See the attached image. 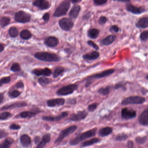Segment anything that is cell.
I'll return each instance as SVG.
<instances>
[{
  "label": "cell",
  "mask_w": 148,
  "mask_h": 148,
  "mask_svg": "<svg viewBox=\"0 0 148 148\" xmlns=\"http://www.w3.org/2000/svg\"><path fill=\"white\" fill-rule=\"evenodd\" d=\"M97 131V128H94L91 130H89L85 132L79 134L74 138H72L70 140V145H72V146L77 145L80 142H82L87 138H89L94 136L96 135Z\"/></svg>",
  "instance_id": "obj_1"
},
{
  "label": "cell",
  "mask_w": 148,
  "mask_h": 148,
  "mask_svg": "<svg viewBox=\"0 0 148 148\" xmlns=\"http://www.w3.org/2000/svg\"><path fill=\"white\" fill-rule=\"evenodd\" d=\"M115 70L114 69H108L103 71L99 73H97L94 75L89 76L86 79V83L85 84V87H88L92 84L93 81L95 79L103 78L105 77L110 76L115 72Z\"/></svg>",
  "instance_id": "obj_2"
},
{
  "label": "cell",
  "mask_w": 148,
  "mask_h": 148,
  "mask_svg": "<svg viewBox=\"0 0 148 148\" xmlns=\"http://www.w3.org/2000/svg\"><path fill=\"white\" fill-rule=\"evenodd\" d=\"M35 58L45 62H57L60 60V58L57 54L45 52H41L35 53Z\"/></svg>",
  "instance_id": "obj_3"
},
{
  "label": "cell",
  "mask_w": 148,
  "mask_h": 148,
  "mask_svg": "<svg viewBox=\"0 0 148 148\" xmlns=\"http://www.w3.org/2000/svg\"><path fill=\"white\" fill-rule=\"evenodd\" d=\"M71 0H64L57 8L53 16L60 17L66 15L71 7Z\"/></svg>",
  "instance_id": "obj_4"
},
{
  "label": "cell",
  "mask_w": 148,
  "mask_h": 148,
  "mask_svg": "<svg viewBox=\"0 0 148 148\" xmlns=\"http://www.w3.org/2000/svg\"><path fill=\"white\" fill-rule=\"evenodd\" d=\"M146 101L145 98L141 96H130L124 99L121 102V104L123 106L130 104H141Z\"/></svg>",
  "instance_id": "obj_5"
},
{
  "label": "cell",
  "mask_w": 148,
  "mask_h": 148,
  "mask_svg": "<svg viewBox=\"0 0 148 148\" xmlns=\"http://www.w3.org/2000/svg\"><path fill=\"white\" fill-rule=\"evenodd\" d=\"M77 129V125H73L67 127L60 132L58 138L55 140V143L58 144L61 143L66 137L73 133Z\"/></svg>",
  "instance_id": "obj_6"
},
{
  "label": "cell",
  "mask_w": 148,
  "mask_h": 148,
  "mask_svg": "<svg viewBox=\"0 0 148 148\" xmlns=\"http://www.w3.org/2000/svg\"><path fill=\"white\" fill-rule=\"evenodd\" d=\"M78 89L77 85L71 84L66 86H63L59 89L57 92V94L58 96H65L71 95Z\"/></svg>",
  "instance_id": "obj_7"
},
{
  "label": "cell",
  "mask_w": 148,
  "mask_h": 148,
  "mask_svg": "<svg viewBox=\"0 0 148 148\" xmlns=\"http://www.w3.org/2000/svg\"><path fill=\"white\" fill-rule=\"evenodd\" d=\"M59 25L61 29L65 31H69L73 27L74 23L71 19L63 18L59 21Z\"/></svg>",
  "instance_id": "obj_8"
},
{
  "label": "cell",
  "mask_w": 148,
  "mask_h": 148,
  "mask_svg": "<svg viewBox=\"0 0 148 148\" xmlns=\"http://www.w3.org/2000/svg\"><path fill=\"white\" fill-rule=\"evenodd\" d=\"M31 16L29 14L23 11H19L15 15V20L17 22L21 23L29 22L31 20Z\"/></svg>",
  "instance_id": "obj_9"
},
{
  "label": "cell",
  "mask_w": 148,
  "mask_h": 148,
  "mask_svg": "<svg viewBox=\"0 0 148 148\" xmlns=\"http://www.w3.org/2000/svg\"><path fill=\"white\" fill-rule=\"evenodd\" d=\"M136 116V111L132 109H129L128 108H123L121 110V116L125 120L132 119Z\"/></svg>",
  "instance_id": "obj_10"
},
{
  "label": "cell",
  "mask_w": 148,
  "mask_h": 148,
  "mask_svg": "<svg viewBox=\"0 0 148 148\" xmlns=\"http://www.w3.org/2000/svg\"><path fill=\"white\" fill-rule=\"evenodd\" d=\"M88 113L86 111H79L77 113L72 114L70 117V119L71 121L78 122L84 120L88 116Z\"/></svg>",
  "instance_id": "obj_11"
},
{
  "label": "cell",
  "mask_w": 148,
  "mask_h": 148,
  "mask_svg": "<svg viewBox=\"0 0 148 148\" xmlns=\"http://www.w3.org/2000/svg\"><path fill=\"white\" fill-rule=\"evenodd\" d=\"M126 8L128 12L135 14H140L145 12V8L142 7H137L130 4L126 5Z\"/></svg>",
  "instance_id": "obj_12"
},
{
  "label": "cell",
  "mask_w": 148,
  "mask_h": 148,
  "mask_svg": "<svg viewBox=\"0 0 148 148\" xmlns=\"http://www.w3.org/2000/svg\"><path fill=\"white\" fill-rule=\"evenodd\" d=\"M65 99L64 98H56L49 99L47 101V105L49 107H53L64 105Z\"/></svg>",
  "instance_id": "obj_13"
},
{
  "label": "cell",
  "mask_w": 148,
  "mask_h": 148,
  "mask_svg": "<svg viewBox=\"0 0 148 148\" xmlns=\"http://www.w3.org/2000/svg\"><path fill=\"white\" fill-rule=\"evenodd\" d=\"M33 5L41 10H46L51 6L50 3L47 0H36L34 2Z\"/></svg>",
  "instance_id": "obj_14"
},
{
  "label": "cell",
  "mask_w": 148,
  "mask_h": 148,
  "mask_svg": "<svg viewBox=\"0 0 148 148\" xmlns=\"http://www.w3.org/2000/svg\"><path fill=\"white\" fill-rule=\"evenodd\" d=\"M68 115V112L65 111L61 112L60 115L55 116H44L42 119L43 120H45V121L54 122V121H60L64 119V118L67 116Z\"/></svg>",
  "instance_id": "obj_15"
},
{
  "label": "cell",
  "mask_w": 148,
  "mask_h": 148,
  "mask_svg": "<svg viewBox=\"0 0 148 148\" xmlns=\"http://www.w3.org/2000/svg\"><path fill=\"white\" fill-rule=\"evenodd\" d=\"M148 108H146L142 112V113L138 117V122L141 125H143V126L148 125Z\"/></svg>",
  "instance_id": "obj_16"
},
{
  "label": "cell",
  "mask_w": 148,
  "mask_h": 148,
  "mask_svg": "<svg viewBox=\"0 0 148 148\" xmlns=\"http://www.w3.org/2000/svg\"><path fill=\"white\" fill-rule=\"evenodd\" d=\"M81 7L79 5H75L73 7L69 12V17L71 19H76L80 12Z\"/></svg>",
  "instance_id": "obj_17"
},
{
  "label": "cell",
  "mask_w": 148,
  "mask_h": 148,
  "mask_svg": "<svg viewBox=\"0 0 148 148\" xmlns=\"http://www.w3.org/2000/svg\"><path fill=\"white\" fill-rule=\"evenodd\" d=\"M34 74L37 76H49L51 74L52 71L51 69L48 68H45V69H35L33 71Z\"/></svg>",
  "instance_id": "obj_18"
},
{
  "label": "cell",
  "mask_w": 148,
  "mask_h": 148,
  "mask_svg": "<svg viewBox=\"0 0 148 148\" xmlns=\"http://www.w3.org/2000/svg\"><path fill=\"white\" fill-rule=\"evenodd\" d=\"M100 54L97 51H93L90 53H86L83 55V58L86 60H94L97 59L99 58Z\"/></svg>",
  "instance_id": "obj_19"
},
{
  "label": "cell",
  "mask_w": 148,
  "mask_h": 148,
  "mask_svg": "<svg viewBox=\"0 0 148 148\" xmlns=\"http://www.w3.org/2000/svg\"><path fill=\"white\" fill-rule=\"evenodd\" d=\"M45 42V44L49 47H54L58 45L59 40L56 37L51 36L46 39Z\"/></svg>",
  "instance_id": "obj_20"
},
{
  "label": "cell",
  "mask_w": 148,
  "mask_h": 148,
  "mask_svg": "<svg viewBox=\"0 0 148 148\" xmlns=\"http://www.w3.org/2000/svg\"><path fill=\"white\" fill-rule=\"evenodd\" d=\"M116 37L115 35H110L106 37V38L100 41V44L103 46H108L111 45L116 40Z\"/></svg>",
  "instance_id": "obj_21"
},
{
  "label": "cell",
  "mask_w": 148,
  "mask_h": 148,
  "mask_svg": "<svg viewBox=\"0 0 148 148\" xmlns=\"http://www.w3.org/2000/svg\"><path fill=\"white\" fill-rule=\"evenodd\" d=\"M112 132L113 129L111 127L107 126L101 128L99 131L98 134L100 136L104 137L110 135L112 133Z\"/></svg>",
  "instance_id": "obj_22"
},
{
  "label": "cell",
  "mask_w": 148,
  "mask_h": 148,
  "mask_svg": "<svg viewBox=\"0 0 148 148\" xmlns=\"http://www.w3.org/2000/svg\"><path fill=\"white\" fill-rule=\"evenodd\" d=\"M100 141H101V139L100 138H91V139H90V140L83 142L81 144L80 147H86L91 146V145H93L95 144L99 143Z\"/></svg>",
  "instance_id": "obj_23"
},
{
  "label": "cell",
  "mask_w": 148,
  "mask_h": 148,
  "mask_svg": "<svg viewBox=\"0 0 148 148\" xmlns=\"http://www.w3.org/2000/svg\"><path fill=\"white\" fill-rule=\"evenodd\" d=\"M20 141L21 144L23 147H28L31 144V138L26 134H24L21 136Z\"/></svg>",
  "instance_id": "obj_24"
},
{
  "label": "cell",
  "mask_w": 148,
  "mask_h": 148,
  "mask_svg": "<svg viewBox=\"0 0 148 148\" xmlns=\"http://www.w3.org/2000/svg\"><path fill=\"white\" fill-rule=\"evenodd\" d=\"M136 27L137 28H140V29L141 28L145 29V28L148 27V18L145 17V18H143L139 19L136 24Z\"/></svg>",
  "instance_id": "obj_25"
},
{
  "label": "cell",
  "mask_w": 148,
  "mask_h": 148,
  "mask_svg": "<svg viewBox=\"0 0 148 148\" xmlns=\"http://www.w3.org/2000/svg\"><path fill=\"white\" fill-rule=\"evenodd\" d=\"M51 140V135L50 134H46L43 136L42 140L37 145V148H42L45 146L47 143H48Z\"/></svg>",
  "instance_id": "obj_26"
},
{
  "label": "cell",
  "mask_w": 148,
  "mask_h": 148,
  "mask_svg": "<svg viewBox=\"0 0 148 148\" xmlns=\"http://www.w3.org/2000/svg\"><path fill=\"white\" fill-rule=\"evenodd\" d=\"M99 34V30L96 28L89 29L87 32V35L89 38L92 39H95L98 37Z\"/></svg>",
  "instance_id": "obj_27"
},
{
  "label": "cell",
  "mask_w": 148,
  "mask_h": 148,
  "mask_svg": "<svg viewBox=\"0 0 148 148\" xmlns=\"http://www.w3.org/2000/svg\"><path fill=\"white\" fill-rule=\"evenodd\" d=\"M26 105V104L25 103L22 102H18V103H15L9 105L5 106L1 108V110H6V109H10V108H16V107H23Z\"/></svg>",
  "instance_id": "obj_28"
},
{
  "label": "cell",
  "mask_w": 148,
  "mask_h": 148,
  "mask_svg": "<svg viewBox=\"0 0 148 148\" xmlns=\"http://www.w3.org/2000/svg\"><path fill=\"white\" fill-rule=\"evenodd\" d=\"M65 72V69L64 67L62 66H59L55 68L53 71V75L54 78H57L60 76V75H62L63 73Z\"/></svg>",
  "instance_id": "obj_29"
},
{
  "label": "cell",
  "mask_w": 148,
  "mask_h": 148,
  "mask_svg": "<svg viewBox=\"0 0 148 148\" xmlns=\"http://www.w3.org/2000/svg\"><path fill=\"white\" fill-rule=\"evenodd\" d=\"M111 90V87L110 86H106L105 87H101L97 90L98 93L103 96H106L110 93Z\"/></svg>",
  "instance_id": "obj_30"
},
{
  "label": "cell",
  "mask_w": 148,
  "mask_h": 148,
  "mask_svg": "<svg viewBox=\"0 0 148 148\" xmlns=\"http://www.w3.org/2000/svg\"><path fill=\"white\" fill-rule=\"evenodd\" d=\"M14 142V140L11 138H6L4 142L1 144H0V148H9L10 145Z\"/></svg>",
  "instance_id": "obj_31"
},
{
  "label": "cell",
  "mask_w": 148,
  "mask_h": 148,
  "mask_svg": "<svg viewBox=\"0 0 148 148\" xmlns=\"http://www.w3.org/2000/svg\"><path fill=\"white\" fill-rule=\"evenodd\" d=\"M20 36L23 39L28 40L32 38V34L28 30H24L21 32Z\"/></svg>",
  "instance_id": "obj_32"
},
{
  "label": "cell",
  "mask_w": 148,
  "mask_h": 148,
  "mask_svg": "<svg viewBox=\"0 0 148 148\" xmlns=\"http://www.w3.org/2000/svg\"><path fill=\"white\" fill-rule=\"evenodd\" d=\"M148 138L146 136H137L135 138V141L139 145H143L147 142Z\"/></svg>",
  "instance_id": "obj_33"
},
{
  "label": "cell",
  "mask_w": 148,
  "mask_h": 148,
  "mask_svg": "<svg viewBox=\"0 0 148 148\" xmlns=\"http://www.w3.org/2000/svg\"><path fill=\"white\" fill-rule=\"evenodd\" d=\"M10 22V19L8 18L3 17L0 18V26L4 27L9 25Z\"/></svg>",
  "instance_id": "obj_34"
},
{
  "label": "cell",
  "mask_w": 148,
  "mask_h": 148,
  "mask_svg": "<svg viewBox=\"0 0 148 148\" xmlns=\"http://www.w3.org/2000/svg\"><path fill=\"white\" fill-rule=\"evenodd\" d=\"M35 115H36V113L32 112L25 111L21 112L20 116L22 118H26L32 117L34 116Z\"/></svg>",
  "instance_id": "obj_35"
},
{
  "label": "cell",
  "mask_w": 148,
  "mask_h": 148,
  "mask_svg": "<svg viewBox=\"0 0 148 148\" xmlns=\"http://www.w3.org/2000/svg\"><path fill=\"white\" fill-rule=\"evenodd\" d=\"M128 136L127 134L125 133H119L117 135L116 137L115 140L116 141H125L128 138Z\"/></svg>",
  "instance_id": "obj_36"
},
{
  "label": "cell",
  "mask_w": 148,
  "mask_h": 148,
  "mask_svg": "<svg viewBox=\"0 0 148 148\" xmlns=\"http://www.w3.org/2000/svg\"><path fill=\"white\" fill-rule=\"evenodd\" d=\"M9 34L12 38H15L18 36V32L16 27H11L9 30Z\"/></svg>",
  "instance_id": "obj_37"
},
{
  "label": "cell",
  "mask_w": 148,
  "mask_h": 148,
  "mask_svg": "<svg viewBox=\"0 0 148 148\" xmlns=\"http://www.w3.org/2000/svg\"><path fill=\"white\" fill-rule=\"evenodd\" d=\"M38 82L41 85L46 86L51 83V80L47 78L41 77L39 79Z\"/></svg>",
  "instance_id": "obj_38"
},
{
  "label": "cell",
  "mask_w": 148,
  "mask_h": 148,
  "mask_svg": "<svg viewBox=\"0 0 148 148\" xmlns=\"http://www.w3.org/2000/svg\"><path fill=\"white\" fill-rule=\"evenodd\" d=\"M11 71L14 72L19 71L21 70V67L20 65L18 63H15L13 64L11 67Z\"/></svg>",
  "instance_id": "obj_39"
},
{
  "label": "cell",
  "mask_w": 148,
  "mask_h": 148,
  "mask_svg": "<svg viewBox=\"0 0 148 148\" xmlns=\"http://www.w3.org/2000/svg\"><path fill=\"white\" fill-rule=\"evenodd\" d=\"M148 38V32L147 31H144L140 35V39L142 41H145L147 40Z\"/></svg>",
  "instance_id": "obj_40"
},
{
  "label": "cell",
  "mask_w": 148,
  "mask_h": 148,
  "mask_svg": "<svg viewBox=\"0 0 148 148\" xmlns=\"http://www.w3.org/2000/svg\"><path fill=\"white\" fill-rule=\"evenodd\" d=\"M115 89L117 90L119 89H122L123 90L125 91L126 90V87L124 83L122 82H119L117 83L115 85Z\"/></svg>",
  "instance_id": "obj_41"
},
{
  "label": "cell",
  "mask_w": 148,
  "mask_h": 148,
  "mask_svg": "<svg viewBox=\"0 0 148 148\" xmlns=\"http://www.w3.org/2000/svg\"><path fill=\"white\" fill-rule=\"evenodd\" d=\"M12 114L10 112H4L0 114V120H5L9 118Z\"/></svg>",
  "instance_id": "obj_42"
},
{
  "label": "cell",
  "mask_w": 148,
  "mask_h": 148,
  "mask_svg": "<svg viewBox=\"0 0 148 148\" xmlns=\"http://www.w3.org/2000/svg\"><path fill=\"white\" fill-rule=\"evenodd\" d=\"M97 103H94L88 106L87 109L90 112H92L94 111L97 109Z\"/></svg>",
  "instance_id": "obj_43"
},
{
  "label": "cell",
  "mask_w": 148,
  "mask_h": 148,
  "mask_svg": "<svg viewBox=\"0 0 148 148\" xmlns=\"http://www.w3.org/2000/svg\"><path fill=\"white\" fill-rule=\"evenodd\" d=\"M93 1L95 5L100 6L105 4L107 2V0H93Z\"/></svg>",
  "instance_id": "obj_44"
},
{
  "label": "cell",
  "mask_w": 148,
  "mask_h": 148,
  "mask_svg": "<svg viewBox=\"0 0 148 148\" xmlns=\"http://www.w3.org/2000/svg\"><path fill=\"white\" fill-rule=\"evenodd\" d=\"M21 92L19 91L15 90L9 93V96L12 98H16L20 95Z\"/></svg>",
  "instance_id": "obj_45"
},
{
  "label": "cell",
  "mask_w": 148,
  "mask_h": 148,
  "mask_svg": "<svg viewBox=\"0 0 148 148\" xmlns=\"http://www.w3.org/2000/svg\"><path fill=\"white\" fill-rule=\"evenodd\" d=\"M87 44H88L89 45H90V46L93 47L94 49L97 50V51L99 49V47L98 46L97 44H95L94 42L92 41V40H88V41H87Z\"/></svg>",
  "instance_id": "obj_46"
},
{
  "label": "cell",
  "mask_w": 148,
  "mask_h": 148,
  "mask_svg": "<svg viewBox=\"0 0 148 148\" xmlns=\"http://www.w3.org/2000/svg\"><path fill=\"white\" fill-rule=\"evenodd\" d=\"M107 21V18L105 16H101L99 19L98 22L100 25H103L106 23Z\"/></svg>",
  "instance_id": "obj_47"
},
{
  "label": "cell",
  "mask_w": 148,
  "mask_h": 148,
  "mask_svg": "<svg viewBox=\"0 0 148 148\" xmlns=\"http://www.w3.org/2000/svg\"><path fill=\"white\" fill-rule=\"evenodd\" d=\"M110 31L112 33H117L119 32V28L117 26L113 25L110 28Z\"/></svg>",
  "instance_id": "obj_48"
},
{
  "label": "cell",
  "mask_w": 148,
  "mask_h": 148,
  "mask_svg": "<svg viewBox=\"0 0 148 148\" xmlns=\"http://www.w3.org/2000/svg\"><path fill=\"white\" fill-rule=\"evenodd\" d=\"M10 128L12 130H18L20 129L21 126L18 125L13 124H12V125H10Z\"/></svg>",
  "instance_id": "obj_49"
},
{
  "label": "cell",
  "mask_w": 148,
  "mask_h": 148,
  "mask_svg": "<svg viewBox=\"0 0 148 148\" xmlns=\"http://www.w3.org/2000/svg\"><path fill=\"white\" fill-rule=\"evenodd\" d=\"M133 146H134V143L133 141L132 140H129L126 144V147L127 148H133Z\"/></svg>",
  "instance_id": "obj_50"
},
{
  "label": "cell",
  "mask_w": 148,
  "mask_h": 148,
  "mask_svg": "<svg viewBox=\"0 0 148 148\" xmlns=\"http://www.w3.org/2000/svg\"><path fill=\"white\" fill-rule=\"evenodd\" d=\"M43 19L45 21H48L50 19V14H49L47 13L45 14L43 16Z\"/></svg>",
  "instance_id": "obj_51"
},
{
  "label": "cell",
  "mask_w": 148,
  "mask_h": 148,
  "mask_svg": "<svg viewBox=\"0 0 148 148\" xmlns=\"http://www.w3.org/2000/svg\"><path fill=\"white\" fill-rule=\"evenodd\" d=\"M8 133L4 130H0V138H3L6 136Z\"/></svg>",
  "instance_id": "obj_52"
},
{
  "label": "cell",
  "mask_w": 148,
  "mask_h": 148,
  "mask_svg": "<svg viewBox=\"0 0 148 148\" xmlns=\"http://www.w3.org/2000/svg\"><path fill=\"white\" fill-rule=\"evenodd\" d=\"M15 87L18 88H23L24 87V84L22 82H18L15 85Z\"/></svg>",
  "instance_id": "obj_53"
},
{
  "label": "cell",
  "mask_w": 148,
  "mask_h": 148,
  "mask_svg": "<svg viewBox=\"0 0 148 148\" xmlns=\"http://www.w3.org/2000/svg\"><path fill=\"white\" fill-rule=\"evenodd\" d=\"M82 0H71V2L73 4H77L80 3L82 1Z\"/></svg>",
  "instance_id": "obj_54"
},
{
  "label": "cell",
  "mask_w": 148,
  "mask_h": 148,
  "mask_svg": "<svg viewBox=\"0 0 148 148\" xmlns=\"http://www.w3.org/2000/svg\"><path fill=\"white\" fill-rule=\"evenodd\" d=\"M70 100V102H69V103H71L72 104H75L76 103V99H72Z\"/></svg>",
  "instance_id": "obj_55"
},
{
  "label": "cell",
  "mask_w": 148,
  "mask_h": 148,
  "mask_svg": "<svg viewBox=\"0 0 148 148\" xmlns=\"http://www.w3.org/2000/svg\"><path fill=\"white\" fill-rule=\"evenodd\" d=\"M4 99V95L3 93H0V104L2 103Z\"/></svg>",
  "instance_id": "obj_56"
},
{
  "label": "cell",
  "mask_w": 148,
  "mask_h": 148,
  "mask_svg": "<svg viewBox=\"0 0 148 148\" xmlns=\"http://www.w3.org/2000/svg\"><path fill=\"white\" fill-rule=\"evenodd\" d=\"M113 1L121 2H128L130 1V0H113Z\"/></svg>",
  "instance_id": "obj_57"
},
{
  "label": "cell",
  "mask_w": 148,
  "mask_h": 148,
  "mask_svg": "<svg viewBox=\"0 0 148 148\" xmlns=\"http://www.w3.org/2000/svg\"><path fill=\"white\" fill-rule=\"evenodd\" d=\"M4 50V47L3 45L0 44V53L3 51Z\"/></svg>",
  "instance_id": "obj_58"
},
{
  "label": "cell",
  "mask_w": 148,
  "mask_h": 148,
  "mask_svg": "<svg viewBox=\"0 0 148 148\" xmlns=\"http://www.w3.org/2000/svg\"><path fill=\"white\" fill-rule=\"evenodd\" d=\"M3 82H2V80L1 79H0V86H1L2 85V84H3Z\"/></svg>",
  "instance_id": "obj_59"
},
{
  "label": "cell",
  "mask_w": 148,
  "mask_h": 148,
  "mask_svg": "<svg viewBox=\"0 0 148 148\" xmlns=\"http://www.w3.org/2000/svg\"><path fill=\"white\" fill-rule=\"evenodd\" d=\"M148 75H146V79H147V80H148Z\"/></svg>",
  "instance_id": "obj_60"
},
{
  "label": "cell",
  "mask_w": 148,
  "mask_h": 148,
  "mask_svg": "<svg viewBox=\"0 0 148 148\" xmlns=\"http://www.w3.org/2000/svg\"><path fill=\"white\" fill-rule=\"evenodd\" d=\"M137 1H139V0H137Z\"/></svg>",
  "instance_id": "obj_61"
}]
</instances>
